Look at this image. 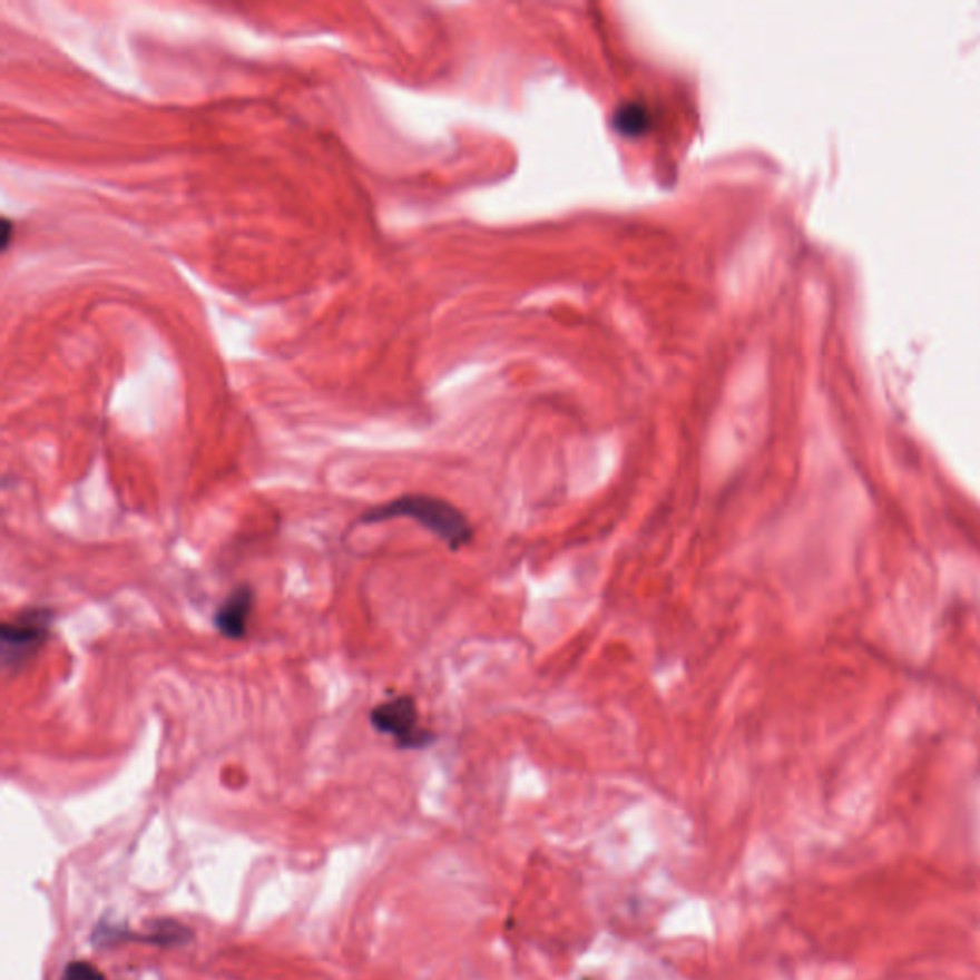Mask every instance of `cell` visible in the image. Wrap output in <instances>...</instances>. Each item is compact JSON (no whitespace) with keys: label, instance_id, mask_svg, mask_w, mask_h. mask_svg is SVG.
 <instances>
[{"label":"cell","instance_id":"1","mask_svg":"<svg viewBox=\"0 0 980 980\" xmlns=\"http://www.w3.org/2000/svg\"><path fill=\"white\" fill-rule=\"evenodd\" d=\"M389 519H412L452 551L470 546L476 537L470 518L458 506L433 494H402L393 498L385 504L364 511L359 523H383Z\"/></svg>","mask_w":980,"mask_h":980},{"label":"cell","instance_id":"4","mask_svg":"<svg viewBox=\"0 0 980 980\" xmlns=\"http://www.w3.org/2000/svg\"><path fill=\"white\" fill-rule=\"evenodd\" d=\"M253 604H255V592L252 586H236L213 615V625L218 634L228 640H244L252 619Z\"/></svg>","mask_w":980,"mask_h":980},{"label":"cell","instance_id":"2","mask_svg":"<svg viewBox=\"0 0 980 980\" xmlns=\"http://www.w3.org/2000/svg\"><path fill=\"white\" fill-rule=\"evenodd\" d=\"M55 623V609L28 607L0 627V663L7 673L16 674L41 651Z\"/></svg>","mask_w":980,"mask_h":980},{"label":"cell","instance_id":"3","mask_svg":"<svg viewBox=\"0 0 980 980\" xmlns=\"http://www.w3.org/2000/svg\"><path fill=\"white\" fill-rule=\"evenodd\" d=\"M370 724L375 732L389 735L399 749H425L437 739L431 729L420 724V713L412 695H396L380 703L370 713Z\"/></svg>","mask_w":980,"mask_h":980},{"label":"cell","instance_id":"5","mask_svg":"<svg viewBox=\"0 0 980 980\" xmlns=\"http://www.w3.org/2000/svg\"><path fill=\"white\" fill-rule=\"evenodd\" d=\"M615 127L625 137H640L649 127V111L641 104H625L615 114Z\"/></svg>","mask_w":980,"mask_h":980},{"label":"cell","instance_id":"6","mask_svg":"<svg viewBox=\"0 0 980 980\" xmlns=\"http://www.w3.org/2000/svg\"><path fill=\"white\" fill-rule=\"evenodd\" d=\"M61 980H108L106 974L92 966L89 961H71L66 971L61 974Z\"/></svg>","mask_w":980,"mask_h":980}]
</instances>
